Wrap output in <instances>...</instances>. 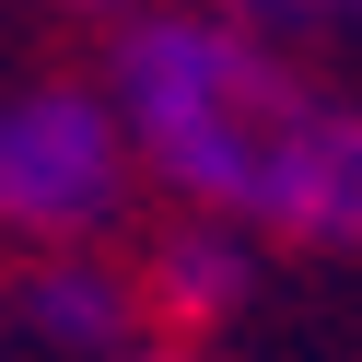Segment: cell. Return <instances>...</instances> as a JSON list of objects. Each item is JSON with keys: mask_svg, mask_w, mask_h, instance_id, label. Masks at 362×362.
<instances>
[{"mask_svg": "<svg viewBox=\"0 0 362 362\" xmlns=\"http://www.w3.org/2000/svg\"><path fill=\"white\" fill-rule=\"evenodd\" d=\"M71 12H141V0H71Z\"/></svg>", "mask_w": 362, "mask_h": 362, "instance_id": "obj_6", "label": "cell"}, {"mask_svg": "<svg viewBox=\"0 0 362 362\" xmlns=\"http://www.w3.org/2000/svg\"><path fill=\"white\" fill-rule=\"evenodd\" d=\"M105 117L129 164L187 187L234 234L362 245V105L315 94L234 12H129L105 59Z\"/></svg>", "mask_w": 362, "mask_h": 362, "instance_id": "obj_1", "label": "cell"}, {"mask_svg": "<svg viewBox=\"0 0 362 362\" xmlns=\"http://www.w3.org/2000/svg\"><path fill=\"white\" fill-rule=\"evenodd\" d=\"M245 35H351L362 24V0H222Z\"/></svg>", "mask_w": 362, "mask_h": 362, "instance_id": "obj_5", "label": "cell"}, {"mask_svg": "<svg viewBox=\"0 0 362 362\" xmlns=\"http://www.w3.org/2000/svg\"><path fill=\"white\" fill-rule=\"evenodd\" d=\"M117 199H129V141L105 117V94L47 82V94L0 105V234L82 245L117 222Z\"/></svg>", "mask_w": 362, "mask_h": 362, "instance_id": "obj_2", "label": "cell"}, {"mask_svg": "<svg viewBox=\"0 0 362 362\" xmlns=\"http://www.w3.org/2000/svg\"><path fill=\"white\" fill-rule=\"evenodd\" d=\"M141 362H187V351H141Z\"/></svg>", "mask_w": 362, "mask_h": 362, "instance_id": "obj_7", "label": "cell"}, {"mask_svg": "<svg viewBox=\"0 0 362 362\" xmlns=\"http://www.w3.org/2000/svg\"><path fill=\"white\" fill-rule=\"evenodd\" d=\"M152 304H164L175 327L234 315V304H245V234H234V222H211V211H199L187 234H164V245H152Z\"/></svg>", "mask_w": 362, "mask_h": 362, "instance_id": "obj_4", "label": "cell"}, {"mask_svg": "<svg viewBox=\"0 0 362 362\" xmlns=\"http://www.w3.org/2000/svg\"><path fill=\"white\" fill-rule=\"evenodd\" d=\"M129 304H141V292H129L117 269L71 257V245H59V257L24 281V315H35V339H59V351H117V339H129Z\"/></svg>", "mask_w": 362, "mask_h": 362, "instance_id": "obj_3", "label": "cell"}]
</instances>
